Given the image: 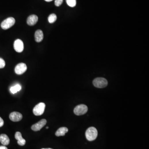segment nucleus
<instances>
[{
	"instance_id": "1",
	"label": "nucleus",
	"mask_w": 149,
	"mask_h": 149,
	"mask_svg": "<svg viewBox=\"0 0 149 149\" xmlns=\"http://www.w3.org/2000/svg\"><path fill=\"white\" fill-rule=\"evenodd\" d=\"M98 135V131L97 129L94 127H89L86 131V137L89 141H91L95 140L97 138Z\"/></svg>"
},
{
	"instance_id": "2",
	"label": "nucleus",
	"mask_w": 149,
	"mask_h": 149,
	"mask_svg": "<svg viewBox=\"0 0 149 149\" xmlns=\"http://www.w3.org/2000/svg\"><path fill=\"white\" fill-rule=\"evenodd\" d=\"M16 20L13 17H9L4 20L1 24V27L3 30H6L12 27L15 24Z\"/></svg>"
},
{
	"instance_id": "3",
	"label": "nucleus",
	"mask_w": 149,
	"mask_h": 149,
	"mask_svg": "<svg viewBox=\"0 0 149 149\" xmlns=\"http://www.w3.org/2000/svg\"><path fill=\"white\" fill-rule=\"evenodd\" d=\"M93 85L98 88H104L107 86L108 81L105 78H98L94 79L93 81Z\"/></svg>"
},
{
	"instance_id": "4",
	"label": "nucleus",
	"mask_w": 149,
	"mask_h": 149,
	"mask_svg": "<svg viewBox=\"0 0 149 149\" xmlns=\"http://www.w3.org/2000/svg\"><path fill=\"white\" fill-rule=\"evenodd\" d=\"M45 105L44 103L41 102L35 106L33 108V112L35 116H41L43 114L45 110Z\"/></svg>"
},
{
	"instance_id": "5",
	"label": "nucleus",
	"mask_w": 149,
	"mask_h": 149,
	"mask_svg": "<svg viewBox=\"0 0 149 149\" xmlns=\"http://www.w3.org/2000/svg\"><path fill=\"white\" fill-rule=\"evenodd\" d=\"M88 108L86 105L81 104L77 106L74 109V113L77 116L83 115L87 112Z\"/></svg>"
},
{
	"instance_id": "6",
	"label": "nucleus",
	"mask_w": 149,
	"mask_h": 149,
	"mask_svg": "<svg viewBox=\"0 0 149 149\" xmlns=\"http://www.w3.org/2000/svg\"><path fill=\"white\" fill-rule=\"evenodd\" d=\"M47 121L45 119H42L37 123L34 124L31 127V129L35 131H37L40 130L47 124Z\"/></svg>"
},
{
	"instance_id": "7",
	"label": "nucleus",
	"mask_w": 149,
	"mask_h": 149,
	"mask_svg": "<svg viewBox=\"0 0 149 149\" xmlns=\"http://www.w3.org/2000/svg\"><path fill=\"white\" fill-rule=\"evenodd\" d=\"M27 66L24 63H20L16 66L15 69V72L18 74H23L27 70Z\"/></svg>"
},
{
	"instance_id": "8",
	"label": "nucleus",
	"mask_w": 149,
	"mask_h": 149,
	"mask_svg": "<svg viewBox=\"0 0 149 149\" xmlns=\"http://www.w3.org/2000/svg\"><path fill=\"white\" fill-rule=\"evenodd\" d=\"M14 49L17 52L21 53L24 49V44L23 41L20 39H16L14 43Z\"/></svg>"
},
{
	"instance_id": "9",
	"label": "nucleus",
	"mask_w": 149,
	"mask_h": 149,
	"mask_svg": "<svg viewBox=\"0 0 149 149\" xmlns=\"http://www.w3.org/2000/svg\"><path fill=\"white\" fill-rule=\"evenodd\" d=\"M9 118L10 120L14 122H18L21 120L22 115L21 113L18 112H13L10 113Z\"/></svg>"
},
{
	"instance_id": "10",
	"label": "nucleus",
	"mask_w": 149,
	"mask_h": 149,
	"mask_svg": "<svg viewBox=\"0 0 149 149\" xmlns=\"http://www.w3.org/2000/svg\"><path fill=\"white\" fill-rule=\"evenodd\" d=\"M38 18L36 15H32L27 18V24L30 26H33L37 23Z\"/></svg>"
},
{
	"instance_id": "11",
	"label": "nucleus",
	"mask_w": 149,
	"mask_h": 149,
	"mask_svg": "<svg viewBox=\"0 0 149 149\" xmlns=\"http://www.w3.org/2000/svg\"><path fill=\"white\" fill-rule=\"evenodd\" d=\"M15 138L18 140V143L20 146H24L26 143V140L22 137L21 133L20 132H17L15 134Z\"/></svg>"
},
{
	"instance_id": "12",
	"label": "nucleus",
	"mask_w": 149,
	"mask_h": 149,
	"mask_svg": "<svg viewBox=\"0 0 149 149\" xmlns=\"http://www.w3.org/2000/svg\"><path fill=\"white\" fill-rule=\"evenodd\" d=\"M35 40L37 42H40L42 41L44 38L43 32L40 30L36 31L35 35Z\"/></svg>"
},
{
	"instance_id": "13",
	"label": "nucleus",
	"mask_w": 149,
	"mask_h": 149,
	"mask_svg": "<svg viewBox=\"0 0 149 149\" xmlns=\"http://www.w3.org/2000/svg\"><path fill=\"white\" fill-rule=\"evenodd\" d=\"M0 142L4 146H7L10 143V139L7 135L3 134L0 135Z\"/></svg>"
},
{
	"instance_id": "14",
	"label": "nucleus",
	"mask_w": 149,
	"mask_h": 149,
	"mask_svg": "<svg viewBox=\"0 0 149 149\" xmlns=\"http://www.w3.org/2000/svg\"><path fill=\"white\" fill-rule=\"evenodd\" d=\"M68 130L66 127H61L56 131L55 135L57 137L64 136L66 133L68 132Z\"/></svg>"
},
{
	"instance_id": "15",
	"label": "nucleus",
	"mask_w": 149,
	"mask_h": 149,
	"mask_svg": "<svg viewBox=\"0 0 149 149\" xmlns=\"http://www.w3.org/2000/svg\"><path fill=\"white\" fill-rule=\"evenodd\" d=\"M21 88L22 87L21 85L19 84H17L10 87V91L12 94H16L18 91H20Z\"/></svg>"
},
{
	"instance_id": "16",
	"label": "nucleus",
	"mask_w": 149,
	"mask_h": 149,
	"mask_svg": "<svg viewBox=\"0 0 149 149\" xmlns=\"http://www.w3.org/2000/svg\"><path fill=\"white\" fill-rule=\"evenodd\" d=\"M57 20V16L55 14H51L49 15L48 17V21L50 23H53L54 22Z\"/></svg>"
},
{
	"instance_id": "17",
	"label": "nucleus",
	"mask_w": 149,
	"mask_h": 149,
	"mask_svg": "<svg viewBox=\"0 0 149 149\" xmlns=\"http://www.w3.org/2000/svg\"><path fill=\"white\" fill-rule=\"evenodd\" d=\"M68 5L70 7H74L76 5V0H66Z\"/></svg>"
},
{
	"instance_id": "18",
	"label": "nucleus",
	"mask_w": 149,
	"mask_h": 149,
	"mask_svg": "<svg viewBox=\"0 0 149 149\" xmlns=\"http://www.w3.org/2000/svg\"><path fill=\"white\" fill-rule=\"evenodd\" d=\"M5 65V61L2 58H0V68H4Z\"/></svg>"
},
{
	"instance_id": "19",
	"label": "nucleus",
	"mask_w": 149,
	"mask_h": 149,
	"mask_svg": "<svg viewBox=\"0 0 149 149\" xmlns=\"http://www.w3.org/2000/svg\"><path fill=\"white\" fill-rule=\"evenodd\" d=\"M63 2V0H55V5L56 6L58 7L60 6Z\"/></svg>"
},
{
	"instance_id": "20",
	"label": "nucleus",
	"mask_w": 149,
	"mask_h": 149,
	"mask_svg": "<svg viewBox=\"0 0 149 149\" xmlns=\"http://www.w3.org/2000/svg\"><path fill=\"white\" fill-rule=\"evenodd\" d=\"M4 125V121L3 119L0 117V127L3 126Z\"/></svg>"
},
{
	"instance_id": "21",
	"label": "nucleus",
	"mask_w": 149,
	"mask_h": 149,
	"mask_svg": "<svg viewBox=\"0 0 149 149\" xmlns=\"http://www.w3.org/2000/svg\"><path fill=\"white\" fill-rule=\"evenodd\" d=\"M0 149H8L7 147L5 146H0Z\"/></svg>"
},
{
	"instance_id": "22",
	"label": "nucleus",
	"mask_w": 149,
	"mask_h": 149,
	"mask_svg": "<svg viewBox=\"0 0 149 149\" xmlns=\"http://www.w3.org/2000/svg\"><path fill=\"white\" fill-rule=\"evenodd\" d=\"M45 1L47 2H51V1H53V0H45Z\"/></svg>"
},
{
	"instance_id": "23",
	"label": "nucleus",
	"mask_w": 149,
	"mask_h": 149,
	"mask_svg": "<svg viewBox=\"0 0 149 149\" xmlns=\"http://www.w3.org/2000/svg\"><path fill=\"white\" fill-rule=\"evenodd\" d=\"M41 149H51V148H47V149H45V148H43Z\"/></svg>"
},
{
	"instance_id": "24",
	"label": "nucleus",
	"mask_w": 149,
	"mask_h": 149,
	"mask_svg": "<svg viewBox=\"0 0 149 149\" xmlns=\"http://www.w3.org/2000/svg\"><path fill=\"white\" fill-rule=\"evenodd\" d=\"M46 129H49V127H46Z\"/></svg>"
}]
</instances>
